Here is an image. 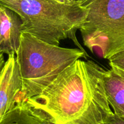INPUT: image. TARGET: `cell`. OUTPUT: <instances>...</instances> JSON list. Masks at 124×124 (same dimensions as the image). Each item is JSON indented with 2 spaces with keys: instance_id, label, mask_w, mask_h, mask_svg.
Returning a JSON list of instances; mask_svg holds the SVG:
<instances>
[{
  "instance_id": "cell-1",
  "label": "cell",
  "mask_w": 124,
  "mask_h": 124,
  "mask_svg": "<svg viewBox=\"0 0 124 124\" xmlns=\"http://www.w3.org/2000/svg\"><path fill=\"white\" fill-rule=\"evenodd\" d=\"M104 69L91 60L78 59L26 102L44 111L53 124H80L102 82Z\"/></svg>"
},
{
  "instance_id": "cell-2",
  "label": "cell",
  "mask_w": 124,
  "mask_h": 124,
  "mask_svg": "<svg viewBox=\"0 0 124 124\" xmlns=\"http://www.w3.org/2000/svg\"><path fill=\"white\" fill-rule=\"evenodd\" d=\"M0 4L15 12L21 18L22 31L59 46L70 39L79 48L86 52L76 38L88 16V10L78 1L58 0H0Z\"/></svg>"
},
{
  "instance_id": "cell-3",
  "label": "cell",
  "mask_w": 124,
  "mask_h": 124,
  "mask_svg": "<svg viewBox=\"0 0 124 124\" xmlns=\"http://www.w3.org/2000/svg\"><path fill=\"white\" fill-rule=\"evenodd\" d=\"M86 54L79 48L61 47L22 31L16 57L25 101L40 94L63 70Z\"/></svg>"
},
{
  "instance_id": "cell-4",
  "label": "cell",
  "mask_w": 124,
  "mask_h": 124,
  "mask_svg": "<svg viewBox=\"0 0 124 124\" xmlns=\"http://www.w3.org/2000/svg\"><path fill=\"white\" fill-rule=\"evenodd\" d=\"M88 10L79 29L83 44L93 54L109 59L124 50V0H78Z\"/></svg>"
},
{
  "instance_id": "cell-5",
  "label": "cell",
  "mask_w": 124,
  "mask_h": 124,
  "mask_svg": "<svg viewBox=\"0 0 124 124\" xmlns=\"http://www.w3.org/2000/svg\"><path fill=\"white\" fill-rule=\"evenodd\" d=\"M23 83L15 54L8 55L0 74V123L18 102L25 101Z\"/></svg>"
},
{
  "instance_id": "cell-6",
  "label": "cell",
  "mask_w": 124,
  "mask_h": 124,
  "mask_svg": "<svg viewBox=\"0 0 124 124\" xmlns=\"http://www.w3.org/2000/svg\"><path fill=\"white\" fill-rule=\"evenodd\" d=\"M21 18L12 10L0 4V52L16 54L22 33Z\"/></svg>"
},
{
  "instance_id": "cell-7",
  "label": "cell",
  "mask_w": 124,
  "mask_h": 124,
  "mask_svg": "<svg viewBox=\"0 0 124 124\" xmlns=\"http://www.w3.org/2000/svg\"><path fill=\"white\" fill-rule=\"evenodd\" d=\"M0 124H53L46 113L26 101L18 102Z\"/></svg>"
},
{
  "instance_id": "cell-8",
  "label": "cell",
  "mask_w": 124,
  "mask_h": 124,
  "mask_svg": "<svg viewBox=\"0 0 124 124\" xmlns=\"http://www.w3.org/2000/svg\"><path fill=\"white\" fill-rule=\"evenodd\" d=\"M104 84L113 111L124 105V71L115 67L104 69Z\"/></svg>"
},
{
  "instance_id": "cell-9",
  "label": "cell",
  "mask_w": 124,
  "mask_h": 124,
  "mask_svg": "<svg viewBox=\"0 0 124 124\" xmlns=\"http://www.w3.org/2000/svg\"><path fill=\"white\" fill-rule=\"evenodd\" d=\"M108 61L110 67H115L124 71V50L114 54Z\"/></svg>"
},
{
  "instance_id": "cell-10",
  "label": "cell",
  "mask_w": 124,
  "mask_h": 124,
  "mask_svg": "<svg viewBox=\"0 0 124 124\" xmlns=\"http://www.w3.org/2000/svg\"><path fill=\"white\" fill-rule=\"evenodd\" d=\"M105 124H124V117H120L113 112L107 117Z\"/></svg>"
},
{
  "instance_id": "cell-11",
  "label": "cell",
  "mask_w": 124,
  "mask_h": 124,
  "mask_svg": "<svg viewBox=\"0 0 124 124\" xmlns=\"http://www.w3.org/2000/svg\"><path fill=\"white\" fill-rule=\"evenodd\" d=\"M5 62L6 61H5V60H4V53L0 52V74H1V70H2L4 65Z\"/></svg>"
},
{
  "instance_id": "cell-12",
  "label": "cell",
  "mask_w": 124,
  "mask_h": 124,
  "mask_svg": "<svg viewBox=\"0 0 124 124\" xmlns=\"http://www.w3.org/2000/svg\"><path fill=\"white\" fill-rule=\"evenodd\" d=\"M58 1H61V2H76L78 0H58Z\"/></svg>"
}]
</instances>
